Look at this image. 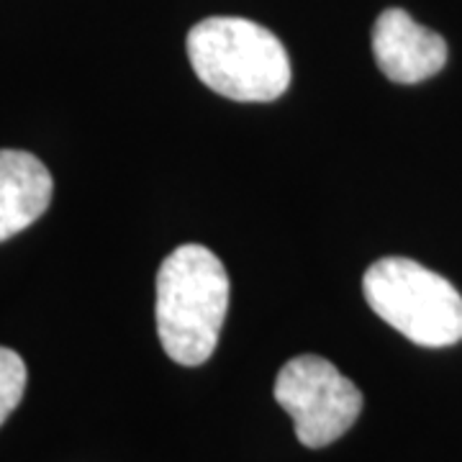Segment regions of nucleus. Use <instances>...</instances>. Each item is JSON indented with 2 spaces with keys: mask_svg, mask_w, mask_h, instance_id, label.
Masks as SVG:
<instances>
[{
  "mask_svg": "<svg viewBox=\"0 0 462 462\" xmlns=\"http://www.w3.org/2000/svg\"><path fill=\"white\" fill-rule=\"evenodd\" d=\"M185 44L200 83L224 98L270 103L281 98L293 78L281 39L247 18H203Z\"/></svg>",
  "mask_w": 462,
  "mask_h": 462,
  "instance_id": "f03ea898",
  "label": "nucleus"
},
{
  "mask_svg": "<svg viewBox=\"0 0 462 462\" xmlns=\"http://www.w3.org/2000/svg\"><path fill=\"white\" fill-rule=\"evenodd\" d=\"M54 180L39 157L0 149V242L16 236L50 208Z\"/></svg>",
  "mask_w": 462,
  "mask_h": 462,
  "instance_id": "423d86ee",
  "label": "nucleus"
},
{
  "mask_svg": "<svg viewBox=\"0 0 462 462\" xmlns=\"http://www.w3.org/2000/svg\"><path fill=\"white\" fill-rule=\"evenodd\" d=\"M229 273L208 247L182 245L157 273V334L170 360L196 367L214 355L229 311Z\"/></svg>",
  "mask_w": 462,
  "mask_h": 462,
  "instance_id": "f257e3e1",
  "label": "nucleus"
},
{
  "mask_svg": "<svg viewBox=\"0 0 462 462\" xmlns=\"http://www.w3.org/2000/svg\"><path fill=\"white\" fill-rule=\"evenodd\" d=\"M373 54L391 83L416 85L442 72L447 42L437 32L416 23L403 8H388L373 26Z\"/></svg>",
  "mask_w": 462,
  "mask_h": 462,
  "instance_id": "39448f33",
  "label": "nucleus"
},
{
  "mask_svg": "<svg viewBox=\"0 0 462 462\" xmlns=\"http://www.w3.org/2000/svg\"><path fill=\"white\" fill-rule=\"evenodd\" d=\"M26 363L8 346H0V427L16 411L26 391Z\"/></svg>",
  "mask_w": 462,
  "mask_h": 462,
  "instance_id": "0eeeda50",
  "label": "nucleus"
},
{
  "mask_svg": "<svg viewBox=\"0 0 462 462\" xmlns=\"http://www.w3.org/2000/svg\"><path fill=\"white\" fill-rule=\"evenodd\" d=\"M275 401L291 413L298 442L311 449L337 442L363 411L360 388L319 355H300L282 365Z\"/></svg>",
  "mask_w": 462,
  "mask_h": 462,
  "instance_id": "20e7f679",
  "label": "nucleus"
},
{
  "mask_svg": "<svg viewBox=\"0 0 462 462\" xmlns=\"http://www.w3.org/2000/svg\"><path fill=\"white\" fill-rule=\"evenodd\" d=\"M363 293L375 314L419 346L462 342V296L452 282L409 257L367 267Z\"/></svg>",
  "mask_w": 462,
  "mask_h": 462,
  "instance_id": "7ed1b4c3",
  "label": "nucleus"
}]
</instances>
